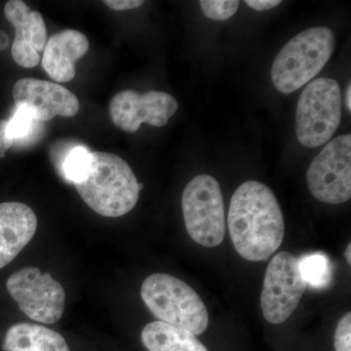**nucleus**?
Instances as JSON below:
<instances>
[{
	"label": "nucleus",
	"mask_w": 351,
	"mask_h": 351,
	"mask_svg": "<svg viewBox=\"0 0 351 351\" xmlns=\"http://www.w3.org/2000/svg\"><path fill=\"white\" fill-rule=\"evenodd\" d=\"M228 223L235 250L250 262L269 258L285 234L283 212L276 195L257 181L244 182L233 193Z\"/></svg>",
	"instance_id": "f257e3e1"
},
{
	"label": "nucleus",
	"mask_w": 351,
	"mask_h": 351,
	"mask_svg": "<svg viewBox=\"0 0 351 351\" xmlns=\"http://www.w3.org/2000/svg\"><path fill=\"white\" fill-rule=\"evenodd\" d=\"M75 186L88 206L108 218H119L132 211L141 191L129 164L117 154L103 152H93L89 175Z\"/></svg>",
	"instance_id": "f03ea898"
},
{
	"label": "nucleus",
	"mask_w": 351,
	"mask_h": 351,
	"mask_svg": "<svg viewBox=\"0 0 351 351\" xmlns=\"http://www.w3.org/2000/svg\"><path fill=\"white\" fill-rule=\"evenodd\" d=\"M336 47L329 27H311L289 40L279 51L271 68L274 86L290 94L311 82L326 66Z\"/></svg>",
	"instance_id": "7ed1b4c3"
},
{
	"label": "nucleus",
	"mask_w": 351,
	"mask_h": 351,
	"mask_svg": "<svg viewBox=\"0 0 351 351\" xmlns=\"http://www.w3.org/2000/svg\"><path fill=\"white\" fill-rule=\"evenodd\" d=\"M145 306L161 322L202 335L209 324L207 307L186 282L169 274H154L141 288Z\"/></svg>",
	"instance_id": "20e7f679"
},
{
	"label": "nucleus",
	"mask_w": 351,
	"mask_h": 351,
	"mask_svg": "<svg viewBox=\"0 0 351 351\" xmlns=\"http://www.w3.org/2000/svg\"><path fill=\"white\" fill-rule=\"evenodd\" d=\"M341 119V87L337 80L321 77L304 88L298 101L295 134L307 147L330 142Z\"/></svg>",
	"instance_id": "39448f33"
},
{
	"label": "nucleus",
	"mask_w": 351,
	"mask_h": 351,
	"mask_svg": "<svg viewBox=\"0 0 351 351\" xmlns=\"http://www.w3.org/2000/svg\"><path fill=\"white\" fill-rule=\"evenodd\" d=\"M184 225L189 237L207 248L219 246L225 239V204L219 182L199 175L186 184L182 197Z\"/></svg>",
	"instance_id": "423d86ee"
},
{
	"label": "nucleus",
	"mask_w": 351,
	"mask_h": 351,
	"mask_svg": "<svg viewBox=\"0 0 351 351\" xmlns=\"http://www.w3.org/2000/svg\"><path fill=\"white\" fill-rule=\"evenodd\" d=\"M311 195L328 204H341L351 197V136L332 138L317 156L306 173Z\"/></svg>",
	"instance_id": "0eeeda50"
},
{
	"label": "nucleus",
	"mask_w": 351,
	"mask_h": 351,
	"mask_svg": "<svg viewBox=\"0 0 351 351\" xmlns=\"http://www.w3.org/2000/svg\"><path fill=\"white\" fill-rule=\"evenodd\" d=\"M6 287L21 311L31 319L54 324L63 316L66 306L63 286L49 274H41L38 267L18 270L9 277Z\"/></svg>",
	"instance_id": "6e6552de"
},
{
	"label": "nucleus",
	"mask_w": 351,
	"mask_h": 351,
	"mask_svg": "<svg viewBox=\"0 0 351 351\" xmlns=\"http://www.w3.org/2000/svg\"><path fill=\"white\" fill-rule=\"evenodd\" d=\"M261 307L263 317L271 324H281L295 311L306 283L300 271L299 258L280 252L267 265L263 280Z\"/></svg>",
	"instance_id": "1a4fd4ad"
},
{
	"label": "nucleus",
	"mask_w": 351,
	"mask_h": 351,
	"mask_svg": "<svg viewBox=\"0 0 351 351\" xmlns=\"http://www.w3.org/2000/svg\"><path fill=\"white\" fill-rule=\"evenodd\" d=\"M178 108V101L165 92L149 91L140 94L133 90H124L110 101V114L114 125L128 133H134L143 123L165 126Z\"/></svg>",
	"instance_id": "9d476101"
},
{
	"label": "nucleus",
	"mask_w": 351,
	"mask_h": 351,
	"mask_svg": "<svg viewBox=\"0 0 351 351\" xmlns=\"http://www.w3.org/2000/svg\"><path fill=\"white\" fill-rule=\"evenodd\" d=\"M16 106L27 108L36 121H49L56 117H73L80 110L77 97L57 83L23 78L13 88Z\"/></svg>",
	"instance_id": "9b49d317"
},
{
	"label": "nucleus",
	"mask_w": 351,
	"mask_h": 351,
	"mask_svg": "<svg viewBox=\"0 0 351 351\" xmlns=\"http://www.w3.org/2000/svg\"><path fill=\"white\" fill-rule=\"evenodd\" d=\"M8 22L15 27V39L12 45L14 61L23 68L31 69L40 62L47 43V29L43 17L21 0H10L4 7Z\"/></svg>",
	"instance_id": "f8f14e48"
},
{
	"label": "nucleus",
	"mask_w": 351,
	"mask_h": 351,
	"mask_svg": "<svg viewBox=\"0 0 351 351\" xmlns=\"http://www.w3.org/2000/svg\"><path fill=\"white\" fill-rule=\"evenodd\" d=\"M38 217L24 203H0V269L9 265L31 242Z\"/></svg>",
	"instance_id": "ddd939ff"
},
{
	"label": "nucleus",
	"mask_w": 351,
	"mask_h": 351,
	"mask_svg": "<svg viewBox=\"0 0 351 351\" xmlns=\"http://www.w3.org/2000/svg\"><path fill=\"white\" fill-rule=\"evenodd\" d=\"M89 41L82 32L66 29L51 36L43 51V64L57 82H69L75 76V63L86 55Z\"/></svg>",
	"instance_id": "4468645a"
},
{
	"label": "nucleus",
	"mask_w": 351,
	"mask_h": 351,
	"mask_svg": "<svg viewBox=\"0 0 351 351\" xmlns=\"http://www.w3.org/2000/svg\"><path fill=\"white\" fill-rule=\"evenodd\" d=\"M4 351H71L59 332L34 323H17L4 338Z\"/></svg>",
	"instance_id": "2eb2a0df"
},
{
	"label": "nucleus",
	"mask_w": 351,
	"mask_h": 351,
	"mask_svg": "<svg viewBox=\"0 0 351 351\" xmlns=\"http://www.w3.org/2000/svg\"><path fill=\"white\" fill-rule=\"evenodd\" d=\"M141 338L149 351H208L193 332L161 321L145 325Z\"/></svg>",
	"instance_id": "dca6fc26"
},
{
	"label": "nucleus",
	"mask_w": 351,
	"mask_h": 351,
	"mask_svg": "<svg viewBox=\"0 0 351 351\" xmlns=\"http://www.w3.org/2000/svg\"><path fill=\"white\" fill-rule=\"evenodd\" d=\"M300 271L307 286L327 287L332 281V263L326 254L311 253L299 258Z\"/></svg>",
	"instance_id": "f3484780"
},
{
	"label": "nucleus",
	"mask_w": 351,
	"mask_h": 351,
	"mask_svg": "<svg viewBox=\"0 0 351 351\" xmlns=\"http://www.w3.org/2000/svg\"><path fill=\"white\" fill-rule=\"evenodd\" d=\"M93 165V152L85 145H76L64 156L62 173L64 180L77 184L86 180Z\"/></svg>",
	"instance_id": "a211bd4d"
},
{
	"label": "nucleus",
	"mask_w": 351,
	"mask_h": 351,
	"mask_svg": "<svg viewBox=\"0 0 351 351\" xmlns=\"http://www.w3.org/2000/svg\"><path fill=\"white\" fill-rule=\"evenodd\" d=\"M38 122L27 108L16 106L12 117L7 120V137L13 145L24 144L34 135V128Z\"/></svg>",
	"instance_id": "6ab92c4d"
},
{
	"label": "nucleus",
	"mask_w": 351,
	"mask_h": 351,
	"mask_svg": "<svg viewBox=\"0 0 351 351\" xmlns=\"http://www.w3.org/2000/svg\"><path fill=\"white\" fill-rule=\"evenodd\" d=\"M237 0H201V10L209 19L226 21L232 18L239 10Z\"/></svg>",
	"instance_id": "aec40b11"
},
{
	"label": "nucleus",
	"mask_w": 351,
	"mask_h": 351,
	"mask_svg": "<svg viewBox=\"0 0 351 351\" xmlns=\"http://www.w3.org/2000/svg\"><path fill=\"white\" fill-rule=\"evenodd\" d=\"M335 350L351 351V313L341 318L337 325L334 337Z\"/></svg>",
	"instance_id": "412c9836"
},
{
	"label": "nucleus",
	"mask_w": 351,
	"mask_h": 351,
	"mask_svg": "<svg viewBox=\"0 0 351 351\" xmlns=\"http://www.w3.org/2000/svg\"><path fill=\"white\" fill-rule=\"evenodd\" d=\"M104 3L112 10L126 11L142 6L144 1L142 0H106Z\"/></svg>",
	"instance_id": "4be33fe9"
},
{
	"label": "nucleus",
	"mask_w": 351,
	"mask_h": 351,
	"mask_svg": "<svg viewBox=\"0 0 351 351\" xmlns=\"http://www.w3.org/2000/svg\"><path fill=\"white\" fill-rule=\"evenodd\" d=\"M245 3L256 11H267L281 4L280 0H246Z\"/></svg>",
	"instance_id": "5701e85b"
},
{
	"label": "nucleus",
	"mask_w": 351,
	"mask_h": 351,
	"mask_svg": "<svg viewBox=\"0 0 351 351\" xmlns=\"http://www.w3.org/2000/svg\"><path fill=\"white\" fill-rule=\"evenodd\" d=\"M7 120L0 119V158L5 157L6 152L13 145L6 134Z\"/></svg>",
	"instance_id": "b1692460"
},
{
	"label": "nucleus",
	"mask_w": 351,
	"mask_h": 351,
	"mask_svg": "<svg viewBox=\"0 0 351 351\" xmlns=\"http://www.w3.org/2000/svg\"><path fill=\"white\" fill-rule=\"evenodd\" d=\"M9 45L8 36L5 32L0 31V51L5 50Z\"/></svg>",
	"instance_id": "393cba45"
},
{
	"label": "nucleus",
	"mask_w": 351,
	"mask_h": 351,
	"mask_svg": "<svg viewBox=\"0 0 351 351\" xmlns=\"http://www.w3.org/2000/svg\"><path fill=\"white\" fill-rule=\"evenodd\" d=\"M346 106L348 112H351V84H348L346 91Z\"/></svg>",
	"instance_id": "a878e982"
},
{
	"label": "nucleus",
	"mask_w": 351,
	"mask_h": 351,
	"mask_svg": "<svg viewBox=\"0 0 351 351\" xmlns=\"http://www.w3.org/2000/svg\"><path fill=\"white\" fill-rule=\"evenodd\" d=\"M345 257L348 265H351V244L348 243L345 252Z\"/></svg>",
	"instance_id": "bb28decb"
}]
</instances>
